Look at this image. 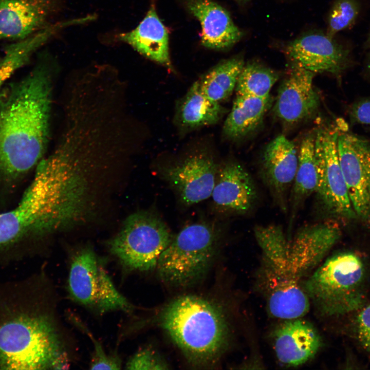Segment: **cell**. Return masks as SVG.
Segmentation results:
<instances>
[{"instance_id":"ffe728a7","label":"cell","mask_w":370,"mask_h":370,"mask_svg":"<svg viewBox=\"0 0 370 370\" xmlns=\"http://www.w3.org/2000/svg\"><path fill=\"white\" fill-rule=\"evenodd\" d=\"M298 163L294 144L283 135L271 141L264 150L263 174L268 185L278 193H283L294 181Z\"/></svg>"},{"instance_id":"f1b7e54d","label":"cell","mask_w":370,"mask_h":370,"mask_svg":"<svg viewBox=\"0 0 370 370\" xmlns=\"http://www.w3.org/2000/svg\"><path fill=\"white\" fill-rule=\"evenodd\" d=\"M168 364L156 353L151 349L139 350L127 362L128 369H166Z\"/></svg>"},{"instance_id":"3957f363","label":"cell","mask_w":370,"mask_h":370,"mask_svg":"<svg viewBox=\"0 0 370 370\" xmlns=\"http://www.w3.org/2000/svg\"><path fill=\"white\" fill-rule=\"evenodd\" d=\"M161 325L194 362L208 363L226 345L228 328L224 315L210 301L193 295L177 298L163 309Z\"/></svg>"},{"instance_id":"484cf974","label":"cell","mask_w":370,"mask_h":370,"mask_svg":"<svg viewBox=\"0 0 370 370\" xmlns=\"http://www.w3.org/2000/svg\"><path fill=\"white\" fill-rule=\"evenodd\" d=\"M315 135H309L302 140L298 154V163L294 179L295 200H301L316 191L318 172L314 152Z\"/></svg>"},{"instance_id":"44dd1931","label":"cell","mask_w":370,"mask_h":370,"mask_svg":"<svg viewBox=\"0 0 370 370\" xmlns=\"http://www.w3.org/2000/svg\"><path fill=\"white\" fill-rule=\"evenodd\" d=\"M226 111L220 103L211 100L202 92L197 80L179 102L176 120L181 129L192 130L216 123Z\"/></svg>"},{"instance_id":"5bb4252c","label":"cell","mask_w":370,"mask_h":370,"mask_svg":"<svg viewBox=\"0 0 370 370\" xmlns=\"http://www.w3.org/2000/svg\"><path fill=\"white\" fill-rule=\"evenodd\" d=\"M61 0H0V39L23 40L48 25Z\"/></svg>"},{"instance_id":"1f68e13d","label":"cell","mask_w":370,"mask_h":370,"mask_svg":"<svg viewBox=\"0 0 370 370\" xmlns=\"http://www.w3.org/2000/svg\"><path fill=\"white\" fill-rule=\"evenodd\" d=\"M367 69L370 73V55L368 59L367 64Z\"/></svg>"},{"instance_id":"7402d4cb","label":"cell","mask_w":370,"mask_h":370,"mask_svg":"<svg viewBox=\"0 0 370 370\" xmlns=\"http://www.w3.org/2000/svg\"><path fill=\"white\" fill-rule=\"evenodd\" d=\"M270 103V96L236 95L224 124V135L229 139L236 140L250 134L262 123Z\"/></svg>"},{"instance_id":"5b68a950","label":"cell","mask_w":370,"mask_h":370,"mask_svg":"<svg viewBox=\"0 0 370 370\" xmlns=\"http://www.w3.org/2000/svg\"><path fill=\"white\" fill-rule=\"evenodd\" d=\"M217 245L213 229L205 223L184 227L161 254L156 268L165 282L177 286L189 285L210 267Z\"/></svg>"},{"instance_id":"836d02e7","label":"cell","mask_w":370,"mask_h":370,"mask_svg":"<svg viewBox=\"0 0 370 370\" xmlns=\"http://www.w3.org/2000/svg\"><path fill=\"white\" fill-rule=\"evenodd\" d=\"M236 1H237L239 2H241V3H246L250 0H236Z\"/></svg>"},{"instance_id":"f546056e","label":"cell","mask_w":370,"mask_h":370,"mask_svg":"<svg viewBox=\"0 0 370 370\" xmlns=\"http://www.w3.org/2000/svg\"><path fill=\"white\" fill-rule=\"evenodd\" d=\"M361 308L356 319L357 335L362 346L370 354V304Z\"/></svg>"},{"instance_id":"4fadbf2b","label":"cell","mask_w":370,"mask_h":370,"mask_svg":"<svg viewBox=\"0 0 370 370\" xmlns=\"http://www.w3.org/2000/svg\"><path fill=\"white\" fill-rule=\"evenodd\" d=\"M217 171L212 158L199 154L169 168L164 176L181 201L191 205L211 196Z\"/></svg>"},{"instance_id":"cb8c5ba5","label":"cell","mask_w":370,"mask_h":370,"mask_svg":"<svg viewBox=\"0 0 370 370\" xmlns=\"http://www.w3.org/2000/svg\"><path fill=\"white\" fill-rule=\"evenodd\" d=\"M245 64L241 55L220 62L198 80L201 91L218 103L227 99L235 88Z\"/></svg>"},{"instance_id":"ac0fdd59","label":"cell","mask_w":370,"mask_h":370,"mask_svg":"<svg viewBox=\"0 0 370 370\" xmlns=\"http://www.w3.org/2000/svg\"><path fill=\"white\" fill-rule=\"evenodd\" d=\"M211 197L221 210L244 213L253 206L256 190L249 173L240 164L229 162L218 170Z\"/></svg>"},{"instance_id":"7c38bea8","label":"cell","mask_w":370,"mask_h":370,"mask_svg":"<svg viewBox=\"0 0 370 370\" xmlns=\"http://www.w3.org/2000/svg\"><path fill=\"white\" fill-rule=\"evenodd\" d=\"M291 62L290 72L279 90L274 111L284 122L293 124L313 115L320 99L313 86L314 73Z\"/></svg>"},{"instance_id":"e0dca14e","label":"cell","mask_w":370,"mask_h":370,"mask_svg":"<svg viewBox=\"0 0 370 370\" xmlns=\"http://www.w3.org/2000/svg\"><path fill=\"white\" fill-rule=\"evenodd\" d=\"M188 10L199 21L201 42L207 48H230L243 37V32L234 23L229 12L212 0H186Z\"/></svg>"},{"instance_id":"8fae6325","label":"cell","mask_w":370,"mask_h":370,"mask_svg":"<svg viewBox=\"0 0 370 370\" xmlns=\"http://www.w3.org/2000/svg\"><path fill=\"white\" fill-rule=\"evenodd\" d=\"M300 278L267 264L260 284L271 316L284 321L301 318L308 312L310 300Z\"/></svg>"},{"instance_id":"d6a6232c","label":"cell","mask_w":370,"mask_h":370,"mask_svg":"<svg viewBox=\"0 0 370 370\" xmlns=\"http://www.w3.org/2000/svg\"><path fill=\"white\" fill-rule=\"evenodd\" d=\"M366 45L368 46V47L370 48V33L369 34V35L368 36V39L367 40Z\"/></svg>"},{"instance_id":"ba28073f","label":"cell","mask_w":370,"mask_h":370,"mask_svg":"<svg viewBox=\"0 0 370 370\" xmlns=\"http://www.w3.org/2000/svg\"><path fill=\"white\" fill-rule=\"evenodd\" d=\"M342 122L319 129L315 135L314 152L318 172L316 192L325 207L345 219L356 217L341 168L337 141Z\"/></svg>"},{"instance_id":"30bf717a","label":"cell","mask_w":370,"mask_h":370,"mask_svg":"<svg viewBox=\"0 0 370 370\" xmlns=\"http://www.w3.org/2000/svg\"><path fill=\"white\" fill-rule=\"evenodd\" d=\"M286 53L291 61L313 72L338 75L349 63V51L321 31L306 33L288 43Z\"/></svg>"},{"instance_id":"603a6c76","label":"cell","mask_w":370,"mask_h":370,"mask_svg":"<svg viewBox=\"0 0 370 370\" xmlns=\"http://www.w3.org/2000/svg\"><path fill=\"white\" fill-rule=\"evenodd\" d=\"M73 24L71 20L49 25L33 35L8 45L0 64V89L16 70L29 62L38 48L61 29Z\"/></svg>"},{"instance_id":"83f0119b","label":"cell","mask_w":370,"mask_h":370,"mask_svg":"<svg viewBox=\"0 0 370 370\" xmlns=\"http://www.w3.org/2000/svg\"><path fill=\"white\" fill-rule=\"evenodd\" d=\"M359 11L357 0H336L328 15L326 34L334 38L338 32L349 28L356 20Z\"/></svg>"},{"instance_id":"2e32d148","label":"cell","mask_w":370,"mask_h":370,"mask_svg":"<svg viewBox=\"0 0 370 370\" xmlns=\"http://www.w3.org/2000/svg\"><path fill=\"white\" fill-rule=\"evenodd\" d=\"M321 345L317 329L301 318L284 320L273 332L276 356L287 366H297L306 363L316 355Z\"/></svg>"},{"instance_id":"d4e9b609","label":"cell","mask_w":370,"mask_h":370,"mask_svg":"<svg viewBox=\"0 0 370 370\" xmlns=\"http://www.w3.org/2000/svg\"><path fill=\"white\" fill-rule=\"evenodd\" d=\"M254 234L267 264L287 273L290 243L281 227L275 225L257 226Z\"/></svg>"},{"instance_id":"8992f818","label":"cell","mask_w":370,"mask_h":370,"mask_svg":"<svg viewBox=\"0 0 370 370\" xmlns=\"http://www.w3.org/2000/svg\"><path fill=\"white\" fill-rule=\"evenodd\" d=\"M173 236L165 224L149 212L131 215L119 233L111 240V252L131 269L151 270L171 243Z\"/></svg>"},{"instance_id":"52a82bcc","label":"cell","mask_w":370,"mask_h":370,"mask_svg":"<svg viewBox=\"0 0 370 370\" xmlns=\"http://www.w3.org/2000/svg\"><path fill=\"white\" fill-rule=\"evenodd\" d=\"M68 288L78 303L104 313L113 310L130 312L132 305L117 289L95 253L86 250L78 253L70 265Z\"/></svg>"},{"instance_id":"9c48e42d","label":"cell","mask_w":370,"mask_h":370,"mask_svg":"<svg viewBox=\"0 0 370 370\" xmlns=\"http://www.w3.org/2000/svg\"><path fill=\"white\" fill-rule=\"evenodd\" d=\"M346 127L338 137L339 162L356 216L370 227V144Z\"/></svg>"},{"instance_id":"4316f807","label":"cell","mask_w":370,"mask_h":370,"mask_svg":"<svg viewBox=\"0 0 370 370\" xmlns=\"http://www.w3.org/2000/svg\"><path fill=\"white\" fill-rule=\"evenodd\" d=\"M279 78L271 68L257 62L245 64L235 87L236 95L265 98Z\"/></svg>"},{"instance_id":"d6986e66","label":"cell","mask_w":370,"mask_h":370,"mask_svg":"<svg viewBox=\"0 0 370 370\" xmlns=\"http://www.w3.org/2000/svg\"><path fill=\"white\" fill-rule=\"evenodd\" d=\"M118 38L146 58L172 69L168 32L154 5L136 28L120 34Z\"/></svg>"},{"instance_id":"6da1fadb","label":"cell","mask_w":370,"mask_h":370,"mask_svg":"<svg viewBox=\"0 0 370 370\" xmlns=\"http://www.w3.org/2000/svg\"><path fill=\"white\" fill-rule=\"evenodd\" d=\"M51 67L40 62L0 89V182L12 185L41 160L49 138Z\"/></svg>"},{"instance_id":"277c9868","label":"cell","mask_w":370,"mask_h":370,"mask_svg":"<svg viewBox=\"0 0 370 370\" xmlns=\"http://www.w3.org/2000/svg\"><path fill=\"white\" fill-rule=\"evenodd\" d=\"M366 272L357 254L349 252L327 259L304 284L318 310L340 316L361 308L366 298Z\"/></svg>"},{"instance_id":"4dcf8cb0","label":"cell","mask_w":370,"mask_h":370,"mask_svg":"<svg viewBox=\"0 0 370 370\" xmlns=\"http://www.w3.org/2000/svg\"><path fill=\"white\" fill-rule=\"evenodd\" d=\"M350 116L355 122L370 125V98L354 104L350 110Z\"/></svg>"},{"instance_id":"e575fe53","label":"cell","mask_w":370,"mask_h":370,"mask_svg":"<svg viewBox=\"0 0 370 370\" xmlns=\"http://www.w3.org/2000/svg\"><path fill=\"white\" fill-rule=\"evenodd\" d=\"M2 59H3V58L0 57V64H1V62H2Z\"/></svg>"},{"instance_id":"7a4b0ae2","label":"cell","mask_w":370,"mask_h":370,"mask_svg":"<svg viewBox=\"0 0 370 370\" xmlns=\"http://www.w3.org/2000/svg\"><path fill=\"white\" fill-rule=\"evenodd\" d=\"M28 280L0 283V369L67 368L61 334Z\"/></svg>"},{"instance_id":"9a60e30c","label":"cell","mask_w":370,"mask_h":370,"mask_svg":"<svg viewBox=\"0 0 370 370\" xmlns=\"http://www.w3.org/2000/svg\"><path fill=\"white\" fill-rule=\"evenodd\" d=\"M335 224L318 223L303 228L290 243L287 273L300 277L317 265L340 238Z\"/></svg>"}]
</instances>
